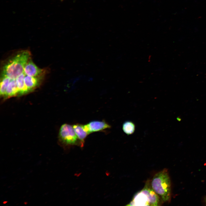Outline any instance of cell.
<instances>
[{"label": "cell", "instance_id": "obj_1", "mask_svg": "<svg viewBox=\"0 0 206 206\" xmlns=\"http://www.w3.org/2000/svg\"><path fill=\"white\" fill-rule=\"evenodd\" d=\"M31 55L28 50L18 53L3 66L1 76H6L11 79H16L24 72L25 66L30 59Z\"/></svg>", "mask_w": 206, "mask_h": 206}, {"label": "cell", "instance_id": "obj_2", "mask_svg": "<svg viewBox=\"0 0 206 206\" xmlns=\"http://www.w3.org/2000/svg\"><path fill=\"white\" fill-rule=\"evenodd\" d=\"M151 186L163 202H169L171 197V182L168 170L165 169L153 176Z\"/></svg>", "mask_w": 206, "mask_h": 206}, {"label": "cell", "instance_id": "obj_3", "mask_svg": "<svg viewBox=\"0 0 206 206\" xmlns=\"http://www.w3.org/2000/svg\"><path fill=\"white\" fill-rule=\"evenodd\" d=\"M59 138L60 141L66 145H79L80 142L71 125L64 124L61 126L59 131Z\"/></svg>", "mask_w": 206, "mask_h": 206}, {"label": "cell", "instance_id": "obj_4", "mask_svg": "<svg viewBox=\"0 0 206 206\" xmlns=\"http://www.w3.org/2000/svg\"><path fill=\"white\" fill-rule=\"evenodd\" d=\"M85 130L88 134L93 132L103 130L109 128L110 126L105 121H93L84 125Z\"/></svg>", "mask_w": 206, "mask_h": 206}, {"label": "cell", "instance_id": "obj_5", "mask_svg": "<svg viewBox=\"0 0 206 206\" xmlns=\"http://www.w3.org/2000/svg\"><path fill=\"white\" fill-rule=\"evenodd\" d=\"M24 73L27 76L38 77L44 75L45 71L37 66L30 59L25 66Z\"/></svg>", "mask_w": 206, "mask_h": 206}, {"label": "cell", "instance_id": "obj_6", "mask_svg": "<svg viewBox=\"0 0 206 206\" xmlns=\"http://www.w3.org/2000/svg\"><path fill=\"white\" fill-rule=\"evenodd\" d=\"M142 190L147 196L150 205H161L160 197L150 186L149 182H147L144 187Z\"/></svg>", "mask_w": 206, "mask_h": 206}, {"label": "cell", "instance_id": "obj_7", "mask_svg": "<svg viewBox=\"0 0 206 206\" xmlns=\"http://www.w3.org/2000/svg\"><path fill=\"white\" fill-rule=\"evenodd\" d=\"M127 205H150L148 197L142 190L135 195L132 200Z\"/></svg>", "mask_w": 206, "mask_h": 206}, {"label": "cell", "instance_id": "obj_8", "mask_svg": "<svg viewBox=\"0 0 206 206\" xmlns=\"http://www.w3.org/2000/svg\"><path fill=\"white\" fill-rule=\"evenodd\" d=\"M43 76L44 75L38 77H33L25 74L24 83L29 92L34 89L39 85Z\"/></svg>", "mask_w": 206, "mask_h": 206}, {"label": "cell", "instance_id": "obj_9", "mask_svg": "<svg viewBox=\"0 0 206 206\" xmlns=\"http://www.w3.org/2000/svg\"><path fill=\"white\" fill-rule=\"evenodd\" d=\"M74 131L80 143V146H84L85 140L88 134L85 130L84 125L76 124L73 126Z\"/></svg>", "mask_w": 206, "mask_h": 206}, {"label": "cell", "instance_id": "obj_10", "mask_svg": "<svg viewBox=\"0 0 206 206\" xmlns=\"http://www.w3.org/2000/svg\"><path fill=\"white\" fill-rule=\"evenodd\" d=\"M19 94L15 79H11L7 87L4 97L8 98Z\"/></svg>", "mask_w": 206, "mask_h": 206}, {"label": "cell", "instance_id": "obj_11", "mask_svg": "<svg viewBox=\"0 0 206 206\" xmlns=\"http://www.w3.org/2000/svg\"><path fill=\"white\" fill-rule=\"evenodd\" d=\"M25 74L24 72L15 79L17 87L19 91V94L23 95L29 92L25 85L24 81Z\"/></svg>", "mask_w": 206, "mask_h": 206}, {"label": "cell", "instance_id": "obj_12", "mask_svg": "<svg viewBox=\"0 0 206 206\" xmlns=\"http://www.w3.org/2000/svg\"><path fill=\"white\" fill-rule=\"evenodd\" d=\"M10 80V78L6 76H1L0 88L1 96L5 97L7 87Z\"/></svg>", "mask_w": 206, "mask_h": 206}, {"label": "cell", "instance_id": "obj_13", "mask_svg": "<svg viewBox=\"0 0 206 206\" xmlns=\"http://www.w3.org/2000/svg\"><path fill=\"white\" fill-rule=\"evenodd\" d=\"M122 129L126 134L129 135L133 133L135 130V125L132 121H126L122 125Z\"/></svg>", "mask_w": 206, "mask_h": 206}, {"label": "cell", "instance_id": "obj_14", "mask_svg": "<svg viewBox=\"0 0 206 206\" xmlns=\"http://www.w3.org/2000/svg\"><path fill=\"white\" fill-rule=\"evenodd\" d=\"M61 0V1H62L63 0Z\"/></svg>", "mask_w": 206, "mask_h": 206}]
</instances>
